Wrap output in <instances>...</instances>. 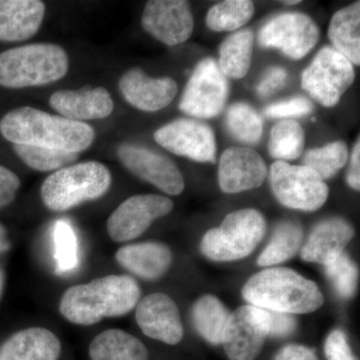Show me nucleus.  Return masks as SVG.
<instances>
[{"label":"nucleus","mask_w":360,"mask_h":360,"mask_svg":"<svg viewBox=\"0 0 360 360\" xmlns=\"http://www.w3.org/2000/svg\"><path fill=\"white\" fill-rule=\"evenodd\" d=\"M141 25L158 41L174 46L191 37L194 20L191 6L184 0H150L144 6Z\"/></svg>","instance_id":"nucleus-14"},{"label":"nucleus","mask_w":360,"mask_h":360,"mask_svg":"<svg viewBox=\"0 0 360 360\" xmlns=\"http://www.w3.org/2000/svg\"><path fill=\"white\" fill-rule=\"evenodd\" d=\"M314 111V103L304 96H295L285 101L269 104L264 108V115L269 118L291 120L304 117Z\"/></svg>","instance_id":"nucleus-36"},{"label":"nucleus","mask_w":360,"mask_h":360,"mask_svg":"<svg viewBox=\"0 0 360 360\" xmlns=\"http://www.w3.org/2000/svg\"><path fill=\"white\" fill-rule=\"evenodd\" d=\"M118 264L146 281L165 276L172 262V250L160 243H141L122 246L115 255Z\"/></svg>","instance_id":"nucleus-23"},{"label":"nucleus","mask_w":360,"mask_h":360,"mask_svg":"<svg viewBox=\"0 0 360 360\" xmlns=\"http://www.w3.org/2000/svg\"><path fill=\"white\" fill-rule=\"evenodd\" d=\"M274 360H319L314 350L303 345H290L277 354Z\"/></svg>","instance_id":"nucleus-41"},{"label":"nucleus","mask_w":360,"mask_h":360,"mask_svg":"<svg viewBox=\"0 0 360 360\" xmlns=\"http://www.w3.org/2000/svg\"><path fill=\"white\" fill-rule=\"evenodd\" d=\"M258 309L266 328L267 335L283 338L291 335L295 330L297 322L292 315L260 307Z\"/></svg>","instance_id":"nucleus-37"},{"label":"nucleus","mask_w":360,"mask_h":360,"mask_svg":"<svg viewBox=\"0 0 360 360\" xmlns=\"http://www.w3.org/2000/svg\"><path fill=\"white\" fill-rule=\"evenodd\" d=\"M116 153L123 167L139 179L169 195L184 193V175L167 156L134 143L120 144Z\"/></svg>","instance_id":"nucleus-12"},{"label":"nucleus","mask_w":360,"mask_h":360,"mask_svg":"<svg viewBox=\"0 0 360 360\" xmlns=\"http://www.w3.org/2000/svg\"><path fill=\"white\" fill-rule=\"evenodd\" d=\"M155 141L174 155L198 162L214 163L217 141L210 125L191 118H179L155 132Z\"/></svg>","instance_id":"nucleus-13"},{"label":"nucleus","mask_w":360,"mask_h":360,"mask_svg":"<svg viewBox=\"0 0 360 360\" xmlns=\"http://www.w3.org/2000/svg\"><path fill=\"white\" fill-rule=\"evenodd\" d=\"M49 105L63 117L78 122L108 117L115 110L112 97L104 87L59 90L49 98Z\"/></svg>","instance_id":"nucleus-19"},{"label":"nucleus","mask_w":360,"mask_h":360,"mask_svg":"<svg viewBox=\"0 0 360 360\" xmlns=\"http://www.w3.org/2000/svg\"><path fill=\"white\" fill-rule=\"evenodd\" d=\"M305 134L300 122L284 120L277 122L270 131L269 153L277 160H293L302 155Z\"/></svg>","instance_id":"nucleus-30"},{"label":"nucleus","mask_w":360,"mask_h":360,"mask_svg":"<svg viewBox=\"0 0 360 360\" xmlns=\"http://www.w3.org/2000/svg\"><path fill=\"white\" fill-rule=\"evenodd\" d=\"M267 336L259 309L245 305L229 315L221 343L229 360H255Z\"/></svg>","instance_id":"nucleus-15"},{"label":"nucleus","mask_w":360,"mask_h":360,"mask_svg":"<svg viewBox=\"0 0 360 360\" xmlns=\"http://www.w3.org/2000/svg\"><path fill=\"white\" fill-rule=\"evenodd\" d=\"M91 360H148V352L134 335L122 329L97 335L89 345Z\"/></svg>","instance_id":"nucleus-25"},{"label":"nucleus","mask_w":360,"mask_h":360,"mask_svg":"<svg viewBox=\"0 0 360 360\" xmlns=\"http://www.w3.org/2000/svg\"><path fill=\"white\" fill-rule=\"evenodd\" d=\"M174 210V201L158 194H139L123 201L111 213L106 227L115 243H127L141 236L150 225Z\"/></svg>","instance_id":"nucleus-11"},{"label":"nucleus","mask_w":360,"mask_h":360,"mask_svg":"<svg viewBox=\"0 0 360 360\" xmlns=\"http://www.w3.org/2000/svg\"><path fill=\"white\" fill-rule=\"evenodd\" d=\"M319 26L310 16L297 11L279 13L270 18L258 32V44L276 49L293 60L307 56L319 40Z\"/></svg>","instance_id":"nucleus-10"},{"label":"nucleus","mask_w":360,"mask_h":360,"mask_svg":"<svg viewBox=\"0 0 360 360\" xmlns=\"http://www.w3.org/2000/svg\"><path fill=\"white\" fill-rule=\"evenodd\" d=\"M354 236V229L347 220L333 217L314 227L302 250L305 262L326 265L343 253Z\"/></svg>","instance_id":"nucleus-21"},{"label":"nucleus","mask_w":360,"mask_h":360,"mask_svg":"<svg viewBox=\"0 0 360 360\" xmlns=\"http://www.w3.org/2000/svg\"><path fill=\"white\" fill-rule=\"evenodd\" d=\"M11 248V243L7 238V233L4 225L0 224V253L6 252Z\"/></svg>","instance_id":"nucleus-43"},{"label":"nucleus","mask_w":360,"mask_h":360,"mask_svg":"<svg viewBox=\"0 0 360 360\" xmlns=\"http://www.w3.org/2000/svg\"><path fill=\"white\" fill-rule=\"evenodd\" d=\"M269 174L266 163L255 149H225L219 165V184L225 193H239L262 186Z\"/></svg>","instance_id":"nucleus-17"},{"label":"nucleus","mask_w":360,"mask_h":360,"mask_svg":"<svg viewBox=\"0 0 360 360\" xmlns=\"http://www.w3.org/2000/svg\"><path fill=\"white\" fill-rule=\"evenodd\" d=\"M44 2L0 0V41H25L37 34L44 21Z\"/></svg>","instance_id":"nucleus-20"},{"label":"nucleus","mask_w":360,"mask_h":360,"mask_svg":"<svg viewBox=\"0 0 360 360\" xmlns=\"http://www.w3.org/2000/svg\"><path fill=\"white\" fill-rule=\"evenodd\" d=\"M135 319L142 333L153 340L175 345L184 338L179 307L165 293H151L139 300Z\"/></svg>","instance_id":"nucleus-16"},{"label":"nucleus","mask_w":360,"mask_h":360,"mask_svg":"<svg viewBox=\"0 0 360 360\" xmlns=\"http://www.w3.org/2000/svg\"><path fill=\"white\" fill-rule=\"evenodd\" d=\"M266 221L253 208L227 214L219 227L208 231L201 240V251L215 262H234L252 252L264 238Z\"/></svg>","instance_id":"nucleus-6"},{"label":"nucleus","mask_w":360,"mask_h":360,"mask_svg":"<svg viewBox=\"0 0 360 360\" xmlns=\"http://www.w3.org/2000/svg\"><path fill=\"white\" fill-rule=\"evenodd\" d=\"M326 266V276L330 279L338 295L349 298L356 290L359 270L354 262L345 253H341Z\"/></svg>","instance_id":"nucleus-34"},{"label":"nucleus","mask_w":360,"mask_h":360,"mask_svg":"<svg viewBox=\"0 0 360 360\" xmlns=\"http://www.w3.org/2000/svg\"><path fill=\"white\" fill-rule=\"evenodd\" d=\"M255 4L250 0H226L208 11L206 25L213 32H233L252 18Z\"/></svg>","instance_id":"nucleus-31"},{"label":"nucleus","mask_w":360,"mask_h":360,"mask_svg":"<svg viewBox=\"0 0 360 360\" xmlns=\"http://www.w3.org/2000/svg\"><path fill=\"white\" fill-rule=\"evenodd\" d=\"M348 186L354 191H359L360 187V141H356L352 149V158H350V167L347 174Z\"/></svg>","instance_id":"nucleus-42"},{"label":"nucleus","mask_w":360,"mask_h":360,"mask_svg":"<svg viewBox=\"0 0 360 360\" xmlns=\"http://www.w3.org/2000/svg\"><path fill=\"white\" fill-rule=\"evenodd\" d=\"M13 150L28 167L37 172L59 170L77 160L79 153L39 146L13 144Z\"/></svg>","instance_id":"nucleus-33"},{"label":"nucleus","mask_w":360,"mask_h":360,"mask_svg":"<svg viewBox=\"0 0 360 360\" xmlns=\"http://www.w3.org/2000/svg\"><path fill=\"white\" fill-rule=\"evenodd\" d=\"M118 87L130 105L146 112L167 108L179 92L176 82L172 78L150 77L139 68L127 70L120 77Z\"/></svg>","instance_id":"nucleus-18"},{"label":"nucleus","mask_w":360,"mask_h":360,"mask_svg":"<svg viewBox=\"0 0 360 360\" xmlns=\"http://www.w3.org/2000/svg\"><path fill=\"white\" fill-rule=\"evenodd\" d=\"M0 134L13 144L39 146L79 153L96 139L94 127L23 106L9 111L0 120Z\"/></svg>","instance_id":"nucleus-1"},{"label":"nucleus","mask_w":360,"mask_h":360,"mask_svg":"<svg viewBox=\"0 0 360 360\" xmlns=\"http://www.w3.org/2000/svg\"><path fill=\"white\" fill-rule=\"evenodd\" d=\"M225 125L231 136L243 143L255 146L262 139L264 120L245 103L231 104L225 115Z\"/></svg>","instance_id":"nucleus-29"},{"label":"nucleus","mask_w":360,"mask_h":360,"mask_svg":"<svg viewBox=\"0 0 360 360\" xmlns=\"http://www.w3.org/2000/svg\"><path fill=\"white\" fill-rule=\"evenodd\" d=\"M56 258L59 272L71 271L77 267V238L71 225L65 220H59L54 227Z\"/></svg>","instance_id":"nucleus-35"},{"label":"nucleus","mask_w":360,"mask_h":360,"mask_svg":"<svg viewBox=\"0 0 360 360\" xmlns=\"http://www.w3.org/2000/svg\"><path fill=\"white\" fill-rule=\"evenodd\" d=\"M243 295L250 305L288 314H309L323 304L316 283L283 267L262 270L251 276Z\"/></svg>","instance_id":"nucleus-3"},{"label":"nucleus","mask_w":360,"mask_h":360,"mask_svg":"<svg viewBox=\"0 0 360 360\" xmlns=\"http://www.w3.org/2000/svg\"><path fill=\"white\" fill-rule=\"evenodd\" d=\"M70 66L63 47L53 44H32L0 53V86L25 89L58 82Z\"/></svg>","instance_id":"nucleus-4"},{"label":"nucleus","mask_w":360,"mask_h":360,"mask_svg":"<svg viewBox=\"0 0 360 360\" xmlns=\"http://www.w3.org/2000/svg\"><path fill=\"white\" fill-rule=\"evenodd\" d=\"M360 2L340 9L331 18L328 39L333 49L354 65H360Z\"/></svg>","instance_id":"nucleus-24"},{"label":"nucleus","mask_w":360,"mask_h":360,"mask_svg":"<svg viewBox=\"0 0 360 360\" xmlns=\"http://www.w3.org/2000/svg\"><path fill=\"white\" fill-rule=\"evenodd\" d=\"M324 354L328 360H357L348 345L347 335L340 329H335L326 338Z\"/></svg>","instance_id":"nucleus-38"},{"label":"nucleus","mask_w":360,"mask_h":360,"mask_svg":"<svg viewBox=\"0 0 360 360\" xmlns=\"http://www.w3.org/2000/svg\"><path fill=\"white\" fill-rule=\"evenodd\" d=\"M112 182L110 169L97 161H86L56 170L42 184L40 196L51 212H63L108 193Z\"/></svg>","instance_id":"nucleus-5"},{"label":"nucleus","mask_w":360,"mask_h":360,"mask_svg":"<svg viewBox=\"0 0 360 360\" xmlns=\"http://www.w3.org/2000/svg\"><path fill=\"white\" fill-rule=\"evenodd\" d=\"M302 240V229L295 222H281L257 260L260 266H272L295 257Z\"/></svg>","instance_id":"nucleus-28"},{"label":"nucleus","mask_w":360,"mask_h":360,"mask_svg":"<svg viewBox=\"0 0 360 360\" xmlns=\"http://www.w3.org/2000/svg\"><path fill=\"white\" fill-rule=\"evenodd\" d=\"M288 80V71L281 66H272L265 71L262 80L257 85V92L260 97H269L283 89Z\"/></svg>","instance_id":"nucleus-39"},{"label":"nucleus","mask_w":360,"mask_h":360,"mask_svg":"<svg viewBox=\"0 0 360 360\" xmlns=\"http://www.w3.org/2000/svg\"><path fill=\"white\" fill-rule=\"evenodd\" d=\"M229 315L224 303L214 295L201 296L193 305L194 326L198 333L212 345L221 343Z\"/></svg>","instance_id":"nucleus-27"},{"label":"nucleus","mask_w":360,"mask_h":360,"mask_svg":"<svg viewBox=\"0 0 360 360\" xmlns=\"http://www.w3.org/2000/svg\"><path fill=\"white\" fill-rule=\"evenodd\" d=\"M354 65L333 47L326 46L303 71L302 86L317 103L333 108L354 84Z\"/></svg>","instance_id":"nucleus-8"},{"label":"nucleus","mask_w":360,"mask_h":360,"mask_svg":"<svg viewBox=\"0 0 360 360\" xmlns=\"http://www.w3.org/2000/svg\"><path fill=\"white\" fill-rule=\"evenodd\" d=\"M269 179L274 196L285 207L315 212L328 200V184L305 165L276 160L270 167Z\"/></svg>","instance_id":"nucleus-7"},{"label":"nucleus","mask_w":360,"mask_h":360,"mask_svg":"<svg viewBox=\"0 0 360 360\" xmlns=\"http://www.w3.org/2000/svg\"><path fill=\"white\" fill-rule=\"evenodd\" d=\"M4 276L2 270L0 269V296H1L2 290H4Z\"/></svg>","instance_id":"nucleus-44"},{"label":"nucleus","mask_w":360,"mask_h":360,"mask_svg":"<svg viewBox=\"0 0 360 360\" xmlns=\"http://www.w3.org/2000/svg\"><path fill=\"white\" fill-rule=\"evenodd\" d=\"M139 283L129 276H108L65 291L59 311L71 323L94 326L103 319L122 316L141 300Z\"/></svg>","instance_id":"nucleus-2"},{"label":"nucleus","mask_w":360,"mask_h":360,"mask_svg":"<svg viewBox=\"0 0 360 360\" xmlns=\"http://www.w3.org/2000/svg\"><path fill=\"white\" fill-rule=\"evenodd\" d=\"M229 94L227 78L214 58L201 59L194 68L180 98L179 110L195 118L217 117Z\"/></svg>","instance_id":"nucleus-9"},{"label":"nucleus","mask_w":360,"mask_h":360,"mask_svg":"<svg viewBox=\"0 0 360 360\" xmlns=\"http://www.w3.org/2000/svg\"><path fill=\"white\" fill-rule=\"evenodd\" d=\"M255 35L250 30L232 33L219 47V65L226 78L240 79L246 77L252 60Z\"/></svg>","instance_id":"nucleus-26"},{"label":"nucleus","mask_w":360,"mask_h":360,"mask_svg":"<svg viewBox=\"0 0 360 360\" xmlns=\"http://www.w3.org/2000/svg\"><path fill=\"white\" fill-rule=\"evenodd\" d=\"M61 345L58 336L42 328L14 333L0 348V360H58Z\"/></svg>","instance_id":"nucleus-22"},{"label":"nucleus","mask_w":360,"mask_h":360,"mask_svg":"<svg viewBox=\"0 0 360 360\" xmlns=\"http://www.w3.org/2000/svg\"><path fill=\"white\" fill-rule=\"evenodd\" d=\"M20 187V177L0 165V210L13 202Z\"/></svg>","instance_id":"nucleus-40"},{"label":"nucleus","mask_w":360,"mask_h":360,"mask_svg":"<svg viewBox=\"0 0 360 360\" xmlns=\"http://www.w3.org/2000/svg\"><path fill=\"white\" fill-rule=\"evenodd\" d=\"M348 160L347 143L338 141L322 148L310 149L305 153L303 165L311 168L322 179H329L345 167Z\"/></svg>","instance_id":"nucleus-32"},{"label":"nucleus","mask_w":360,"mask_h":360,"mask_svg":"<svg viewBox=\"0 0 360 360\" xmlns=\"http://www.w3.org/2000/svg\"><path fill=\"white\" fill-rule=\"evenodd\" d=\"M300 2H302V1H300V0H291V1H283V4H288V6H295V4H300Z\"/></svg>","instance_id":"nucleus-45"}]
</instances>
